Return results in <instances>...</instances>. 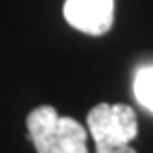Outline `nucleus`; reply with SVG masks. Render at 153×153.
<instances>
[{
	"instance_id": "nucleus-1",
	"label": "nucleus",
	"mask_w": 153,
	"mask_h": 153,
	"mask_svg": "<svg viewBox=\"0 0 153 153\" xmlns=\"http://www.w3.org/2000/svg\"><path fill=\"white\" fill-rule=\"evenodd\" d=\"M26 127L37 153H89L87 129L74 118L61 116L50 105L33 109Z\"/></svg>"
},
{
	"instance_id": "nucleus-2",
	"label": "nucleus",
	"mask_w": 153,
	"mask_h": 153,
	"mask_svg": "<svg viewBox=\"0 0 153 153\" xmlns=\"http://www.w3.org/2000/svg\"><path fill=\"white\" fill-rule=\"evenodd\" d=\"M96 153H111L129 146L138 135L135 111L126 103H98L87 114Z\"/></svg>"
},
{
	"instance_id": "nucleus-3",
	"label": "nucleus",
	"mask_w": 153,
	"mask_h": 153,
	"mask_svg": "<svg viewBox=\"0 0 153 153\" xmlns=\"http://www.w3.org/2000/svg\"><path fill=\"white\" fill-rule=\"evenodd\" d=\"M65 20L87 35H105L113 26L114 0H65Z\"/></svg>"
},
{
	"instance_id": "nucleus-4",
	"label": "nucleus",
	"mask_w": 153,
	"mask_h": 153,
	"mask_svg": "<svg viewBox=\"0 0 153 153\" xmlns=\"http://www.w3.org/2000/svg\"><path fill=\"white\" fill-rule=\"evenodd\" d=\"M133 91H135L137 100L144 105L146 109L153 111V67L142 68L137 74Z\"/></svg>"
}]
</instances>
